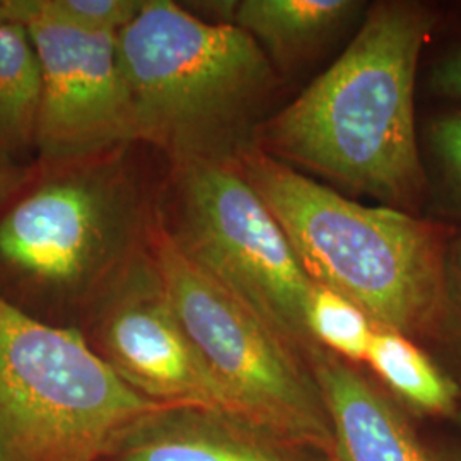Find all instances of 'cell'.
<instances>
[{
	"instance_id": "cell-9",
	"label": "cell",
	"mask_w": 461,
	"mask_h": 461,
	"mask_svg": "<svg viewBox=\"0 0 461 461\" xmlns=\"http://www.w3.org/2000/svg\"><path fill=\"white\" fill-rule=\"evenodd\" d=\"M41 72L34 163L57 165L139 144L116 36L83 33L16 0Z\"/></svg>"
},
{
	"instance_id": "cell-18",
	"label": "cell",
	"mask_w": 461,
	"mask_h": 461,
	"mask_svg": "<svg viewBox=\"0 0 461 461\" xmlns=\"http://www.w3.org/2000/svg\"><path fill=\"white\" fill-rule=\"evenodd\" d=\"M432 89L447 98L461 99V47L447 53L432 72Z\"/></svg>"
},
{
	"instance_id": "cell-12",
	"label": "cell",
	"mask_w": 461,
	"mask_h": 461,
	"mask_svg": "<svg viewBox=\"0 0 461 461\" xmlns=\"http://www.w3.org/2000/svg\"><path fill=\"white\" fill-rule=\"evenodd\" d=\"M366 9L356 0H241L230 23L258 43L280 76L308 62Z\"/></svg>"
},
{
	"instance_id": "cell-16",
	"label": "cell",
	"mask_w": 461,
	"mask_h": 461,
	"mask_svg": "<svg viewBox=\"0 0 461 461\" xmlns=\"http://www.w3.org/2000/svg\"><path fill=\"white\" fill-rule=\"evenodd\" d=\"M146 0H26L28 9L83 33H120L142 9Z\"/></svg>"
},
{
	"instance_id": "cell-13",
	"label": "cell",
	"mask_w": 461,
	"mask_h": 461,
	"mask_svg": "<svg viewBox=\"0 0 461 461\" xmlns=\"http://www.w3.org/2000/svg\"><path fill=\"white\" fill-rule=\"evenodd\" d=\"M41 72L28 28L0 23V167L32 165Z\"/></svg>"
},
{
	"instance_id": "cell-7",
	"label": "cell",
	"mask_w": 461,
	"mask_h": 461,
	"mask_svg": "<svg viewBox=\"0 0 461 461\" xmlns=\"http://www.w3.org/2000/svg\"><path fill=\"white\" fill-rule=\"evenodd\" d=\"M158 226L190 262L245 299L304 357L316 346L304 321L313 280L234 163L166 161Z\"/></svg>"
},
{
	"instance_id": "cell-14",
	"label": "cell",
	"mask_w": 461,
	"mask_h": 461,
	"mask_svg": "<svg viewBox=\"0 0 461 461\" xmlns=\"http://www.w3.org/2000/svg\"><path fill=\"white\" fill-rule=\"evenodd\" d=\"M364 363L405 405L434 417L456 419L460 384L407 335L376 327Z\"/></svg>"
},
{
	"instance_id": "cell-10",
	"label": "cell",
	"mask_w": 461,
	"mask_h": 461,
	"mask_svg": "<svg viewBox=\"0 0 461 461\" xmlns=\"http://www.w3.org/2000/svg\"><path fill=\"white\" fill-rule=\"evenodd\" d=\"M329 415L333 461H436L395 403L344 359L306 354Z\"/></svg>"
},
{
	"instance_id": "cell-21",
	"label": "cell",
	"mask_w": 461,
	"mask_h": 461,
	"mask_svg": "<svg viewBox=\"0 0 461 461\" xmlns=\"http://www.w3.org/2000/svg\"><path fill=\"white\" fill-rule=\"evenodd\" d=\"M436 461H461V445H449L432 451Z\"/></svg>"
},
{
	"instance_id": "cell-2",
	"label": "cell",
	"mask_w": 461,
	"mask_h": 461,
	"mask_svg": "<svg viewBox=\"0 0 461 461\" xmlns=\"http://www.w3.org/2000/svg\"><path fill=\"white\" fill-rule=\"evenodd\" d=\"M129 144L57 165L0 209V296L34 318L77 327L87 306L148 251L165 163Z\"/></svg>"
},
{
	"instance_id": "cell-20",
	"label": "cell",
	"mask_w": 461,
	"mask_h": 461,
	"mask_svg": "<svg viewBox=\"0 0 461 461\" xmlns=\"http://www.w3.org/2000/svg\"><path fill=\"white\" fill-rule=\"evenodd\" d=\"M446 277H447V296H449V316L453 308L461 310V238H458L446 258Z\"/></svg>"
},
{
	"instance_id": "cell-19",
	"label": "cell",
	"mask_w": 461,
	"mask_h": 461,
	"mask_svg": "<svg viewBox=\"0 0 461 461\" xmlns=\"http://www.w3.org/2000/svg\"><path fill=\"white\" fill-rule=\"evenodd\" d=\"M36 163L0 167V209L16 197L34 178Z\"/></svg>"
},
{
	"instance_id": "cell-23",
	"label": "cell",
	"mask_w": 461,
	"mask_h": 461,
	"mask_svg": "<svg viewBox=\"0 0 461 461\" xmlns=\"http://www.w3.org/2000/svg\"><path fill=\"white\" fill-rule=\"evenodd\" d=\"M456 419H458V420H460V424H461V403H460V411H458V415H456Z\"/></svg>"
},
{
	"instance_id": "cell-3",
	"label": "cell",
	"mask_w": 461,
	"mask_h": 461,
	"mask_svg": "<svg viewBox=\"0 0 461 461\" xmlns=\"http://www.w3.org/2000/svg\"><path fill=\"white\" fill-rule=\"evenodd\" d=\"M285 232L308 277L409 339L443 331L449 316L445 232L412 212L344 197L255 144L234 161Z\"/></svg>"
},
{
	"instance_id": "cell-17",
	"label": "cell",
	"mask_w": 461,
	"mask_h": 461,
	"mask_svg": "<svg viewBox=\"0 0 461 461\" xmlns=\"http://www.w3.org/2000/svg\"><path fill=\"white\" fill-rule=\"evenodd\" d=\"M429 135L446 180L461 197V110L436 120Z\"/></svg>"
},
{
	"instance_id": "cell-5",
	"label": "cell",
	"mask_w": 461,
	"mask_h": 461,
	"mask_svg": "<svg viewBox=\"0 0 461 461\" xmlns=\"http://www.w3.org/2000/svg\"><path fill=\"white\" fill-rule=\"evenodd\" d=\"M152 255L224 412L265 438L333 461V438L306 357L245 299L190 262L156 226Z\"/></svg>"
},
{
	"instance_id": "cell-8",
	"label": "cell",
	"mask_w": 461,
	"mask_h": 461,
	"mask_svg": "<svg viewBox=\"0 0 461 461\" xmlns=\"http://www.w3.org/2000/svg\"><path fill=\"white\" fill-rule=\"evenodd\" d=\"M76 329L137 395L166 407L224 412L173 308L152 248L87 306Z\"/></svg>"
},
{
	"instance_id": "cell-6",
	"label": "cell",
	"mask_w": 461,
	"mask_h": 461,
	"mask_svg": "<svg viewBox=\"0 0 461 461\" xmlns=\"http://www.w3.org/2000/svg\"><path fill=\"white\" fill-rule=\"evenodd\" d=\"M158 405L99 359L76 327L41 321L0 296V461H101Z\"/></svg>"
},
{
	"instance_id": "cell-1",
	"label": "cell",
	"mask_w": 461,
	"mask_h": 461,
	"mask_svg": "<svg viewBox=\"0 0 461 461\" xmlns=\"http://www.w3.org/2000/svg\"><path fill=\"white\" fill-rule=\"evenodd\" d=\"M434 16L379 2L331 66L279 112L255 146L297 171L412 212L426 192L415 127L417 66Z\"/></svg>"
},
{
	"instance_id": "cell-11",
	"label": "cell",
	"mask_w": 461,
	"mask_h": 461,
	"mask_svg": "<svg viewBox=\"0 0 461 461\" xmlns=\"http://www.w3.org/2000/svg\"><path fill=\"white\" fill-rule=\"evenodd\" d=\"M232 415L202 407H158L137 417L101 461H313Z\"/></svg>"
},
{
	"instance_id": "cell-22",
	"label": "cell",
	"mask_w": 461,
	"mask_h": 461,
	"mask_svg": "<svg viewBox=\"0 0 461 461\" xmlns=\"http://www.w3.org/2000/svg\"><path fill=\"white\" fill-rule=\"evenodd\" d=\"M17 21L16 0H0V23Z\"/></svg>"
},
{
	"instance_id": "cell-4",
	"label": "cell",
	"mask_w": 461,
	"mask_h": 461,
	"mask_svg": "<svg viewBox=\"0 0 461 461\" xmlns=\"http://www.w3.org/2000/svg\"><path fill=\"white\" fill-rule=\"evenodd\" d=\"M137 142L166 161L234 163L255 144L280 76L232 23L146 0L116 34Z\"/></svg>"
},
{
	"instance_id": "cell-15",
	"label": "cell",
	"mask_w": 461,
	"mask_h": 461,
	"mask_svg": "<svg viewBox=\"0 0 461 461\" xmlns=\"http://www.w3.org/2000/svg\"><path fill=\"white\" fill-rule=\"evenodd\" d=\"M304 321L310 339L347 363H364L375 323L350 299L313 282L306 299Z\"/></svg>"
}]
</instances>
